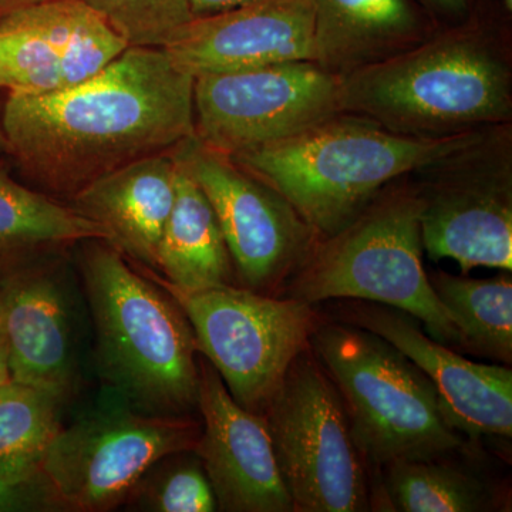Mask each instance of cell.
I'll return each mask as SVG.
<instances>
[{"mask_svg":"<svg viewBox=\"0 0 512 512\" xmlns=\"http://www.w3.org/2000/svg\"><path fill=\"white\" fill-rule=\"evenodd\" d=\"M2 123L20 177L69 202L124 165L194 137V77L164 49L127 47L63 92L9 93Z\"/></svg>","mask_w":512,"mask_h":512,"instance_id":"obj_1","label":"cell"},{"mask_svg":"<svg viewBox=\"0 0 512 512\" xmlns=\"http://www.w3.org/2000/svg\"><path fill=\"white\" fill-rule=\"evenodd\" d=\"M340 80L342 113L404 136H457L512 120L511 46L473 18Z\"/></svg>","mask_w":512,"mask_h":512,"instance_id":"obj_2","label":"cell"},{"mask_svg":"<svg viewBox=\"0 0 512 512\" xmlns=\"http://www.w3.org/2000/svg\"><path fill=\"white\" fill-rule=\"evenodd\" d=\"M82 245L79 269L101 379L141 412L188 416L198 406L200 352L183 308L109 242Z\"/></svg>","mask_w":512,"mask_h":512,"instance_id":"obj_3","label":"cell"},{"mask_svg":"<svg viewBox=\"0 0 512 512\" xmlns=\"http://www.w3.org/2000/svg\"><path fill=\"white\" fill-rule=\"evenodd\" d=\"M485 131L404 136L366 117L338 113L231 157L275 188L323 239L355 220L384 187L468 146Z\"/></svg>","mask_w":512,"mask_h":512,"instance_id":"obj_4","label":"cell"},{"mask_svg":"<svg viewBox=\"0 0 512 512\" xmlns=\"http://www.w3.org/2000/svg\"><path fill=\"white\" fill-rule=\"evenodd\" d=\"M420 198L406 177L384 187L355 220L319 239L289 281L288 298L316 305L332 299L380 303L410 313L427 335L461 346L424 271Z\"/></svg>","mask_w":512,"mask_h":512,"instance_id":"obj_5","label":"cell"},{"mask_svg":"<svg viewBox=\"0 0 512 512\" xmlns=\"http://www.w3.org/2000/svg\"><path fill=\"white\" fill-rule=\"evenodd\" d=\"M311 348L338 387L367 470L464 447L429 377L387 340L349 323L322 322Z\"/></svg>","mask_w":512,"mask_h":512,"instance_id":"obj_6","label":"cell"},{"mask_svg":"<svg viewBox=\"0 0 512 512\" xmlns=\"http://www.w3.org/2000/svg\"><path fill=\"white\" fill-rule=\"evenodd\" d=\"M264 417L293 511L372 510L345 404L312 348L293 360Z\"/></svg>","mask_w":512,"mask_h":512,"instance_id":"obj_7","label":"cell"},{"mask_svg":"<svg viewBox=\"0 0 512 512\" xmlns=\"http://www.w3.org/2000/svg\"><path fill=\"white\" fill-rule=\"evenodd\" d=\"M146 269L183 308L198 352L215 367L232 399L264 416L293 360L311 348L322 323L313 305L235 285L181 291Z\"/></svg>","mask_w":512,"mask_h":512,"instance_id":"obj_8","label":"cell"},{"mask_svg":"<svg viewBox=\"0 0 512 512\" xmlns=\"http://www.w3.org/2000/svg\"><path fill=\"white\" fill-rule=\"evenodd\" d=\"M414 174L429 258L453 259L464 274L477 266L511 272V124L490 128Z\"/></svg>","mask_w":512,"mask_h":512,"instance_id":"obj_9","label":"cell"},{"mask_svg":"<svg viewBox=\"0 0 512 512\" xmlns=\"http://www.w3.org/2000/svg\"><path fill=\"white\" fill-rule=\"evenodd\" d=\"M200 433L191 417L144 413L117 397L60 427L40 467L67 511H110L160 458L194 450Z\"/></svg>","mask_w":512,"mask_h":512,"instance_id":"obj_10","label":"cell"},{"mask_svg":"<svg viewBox=\"0 0 512 512\" xmlns=\"http://www.w3.org/2000/svg\"><path fill=\"white\" fill-rule=\"evenodd\" d=\"M173 156L210 201L242 288L268 293L298 271L319 238L286 198L195 136Z\"/></svg>","mask_w":512,"mask_h":512,"instance_id":"obj_11","label":"cell"},{"mask_svg":"<svg viewBox=\"0 0 512 512\" xmlns=\"http://www.w3.org/2000/svg\"><path fill=\"white\" fill-rule=\"evenodd\" d=\"M342 80L312 60L194 77L195 137L234 156L342 113Z\"/></svg>","mask_w":512,"mask_h":512,"instance_id":"obj_12","label":"cell"},{"mask_svg":"<svg viewBox=\"0 0 512 512\" xmlns=\"http://www.w3.org/2000/svg\"><path fill=\"white\" fill-rule=\"evenodd\" d=\"M64 248L0 258V328L10 379L69 400L77 386L76 322Z\"/></svg>","mask_w":512,"mask_h":512,"instance_id":"obj_13","label":"cell"},{"mask_svg":"<svg viewBox=\"0 0 512 512\" xmlns=\"http://www.w3.org/2000/svg\"><path fill=\"white\" fill-rule=\"evenodd\" d=\"M127 47L82 0H42L0 19V89L28 96L63 92Z\"/></svg>","mask_w":512,"mask_h":512,"instance_id":"obj_14","label":"cell"},{"mask_svg":"<svg viewBox=\"0 0 512 512\" xmlns=\"http://www.w3.org/2000/svg\"><path fill=\"white\" fill-rule=\"evenodd\" d=\"M340 318L375 333L409 357L436 387L441 409L461 434L511 439V369L464 359L427 335L419 319L380 303L350 301L340 308Z\"/></svg>","mask_w":512,"mask_h":512,"instance_id":"obj_15","label":"cell"},{"mask_svg":"<svg viewBox=\"0 0 512 512\" xmlns=\"http://www.w3.org/2000/svg\"><path fill=\"white\" fill-rule=\"evenodd\" d=\"M198 365L202 427L194 451L210 480L218 510L293 512L265 417L239 406L205 357Z\"/></svg>","mask_w":512,"mask_h":512,"instance_id":"obj_16","label":"cell"},{"mask_svg":"<svg viewBox=\"0 0 512 512\" xmlns=\"http://www.w3.org/2000/svg\"><path fill=\"white\" fill-rule=\"evenodd\" d=\"M313 0H258L194 18L164 47L192 77L312 60Z\"/></svg>","mask_w":512,"mask_h":512,"instance_id":"obj_17","label":"cell"},{"mask_svg":"<svg viewBox=\"0 0 512 512\" xmlns=\"http://www.w3.org/2000/svg\"><path fill=\"white\" fill-rule=\"evenodd\" d=\"M177 161L157 154L94 181L69 204L106 229L109 244L144 268H157L158 248L175 198Z\"/></svg>","mask_w":512,"mask_h":512,"instance_id":"obj_18","label":"cell"},{"mask_svg":"<svg viewBox=\"0 0 512 512\" xmlns=\"http://www.w3.org/2000/svg\"><path fill=\"white\" fill-rule=\"evenodd\" d=\"M313 2V62L340 79L412 49L437 30L414 0Z\"/></svg>","mask_w":512,"mask_h":512,"instance_id":"obj_19","label":"cell"},{"mask_svg":"<svg viewBox=\"0 0 512 512\" xmlns=\"http://www.w3.org/2000/svg\"><path fill=\"white\" fill-rule=\"evenodd\" d=\"M156 271L167 284L187 292L234 285L237 279L217 215L178 161L173 210L161 237Z\"/></svg>","mask_w":512,"mask_h":512,"instance_id":"obj_20","label":"cell"},{"mask_svg":"<svg viewBox=\"0 0 512 512\" xmlns=\"http://www.w3.org/2000/svg\"><path fill=\"white\" fill-rule=\"evenodd\" d=\"M12 165L0 160V258L45 248H66L109 234L69 202L16 181Z\"/></svg>","mask_w":512,"mask_h":512,"instance_id":"obj_21","label":"cell"},{"mask_svg":"<svg viewBox=\"0 0 512 512\" xmlns=\"http://www.w3.org/2000/svg\"><path fill=\"white\" fill-rule=\"evenodd\" d=\"M440 302L456 323L461 346L511 363L512 282L510 276L471 279L439 271L429 275Z\"/></svg>","mask_w":512,"mask_h":512,"instance_id":"obj_22","label":"cell"},{"mask_svg":"<svg viewBox=\"0 0 512 512\" xmlns=\"http://www.w3.org/2000/svg\"><path fill=\"white\" fill-rule=\"evenodd\" d=\"M383 507L403 512H477L493 500L481 481L441 458L402 460L383 467Z\"/></svg>","mask_w":512,"mask_h":512,"instance_id":"obj_23","label":"cell"},{"mask_svg":"<svg viewBox=\"0 0 512 512\" xmlns=\"http://www.w3.org/2000/svg\"><path fill=\"white\" fill-rule=\"evenodd\" d=\"M63 397L9 379L0 384V474L39 466L62 427Z\"/></svg>","mask_w":512,"mask_h":512,"instance_id":"obj_24","label":"cell"},{"mask_svg":"<svg viewBox=\"0 0 512 512\" xmlns=\"http://www.w3.org/2000/svg\"><path fill=\"white\" fill-rule=\"evenodd\" d=\"M148 512H214L217 498L194 450L168 454L134 485L126 503Z\"/></svg>","mask_w":512,"mask_h":512,"instance_id":"obj_25","label":"cell"},{"mask_svg":"<svg viewBox=\"0 0 512 512\" xmlns=\"http://www.w3.org/2000/svg\"><path fill=\"white\" fill-rule=\"evenodd\" d=\"M128 47L164 49L194 19L190 0H82Z\"/></svg>","mask_w":512,"mask_h":512,"instance_id":"obj_26","label":"cell"},{"mask_svg":"<svg viewBox=\"0 0 512 512\" xmlns=\"http://www.w3.org/2000/svg\"><path fill=\"white\" fill-rule=\"evenodd\" d=\"M66 507L42 467L0 474V512H63Z\"/></svg>","mask_w":512,"mask_h":512,"instance_id":"obj_27","label":"cell"},{"mask_svg":"<svg viewBox=\"0 0 512 512\" xmlns=\"http://www.w3.org/2000/svg\"><path fill=\"white\" fill-rule=\"evenodd\" d=\"M258 2V0H190L191 13L194 18L201 16L214 15V13L225 12L249 3Z\"/></svg>","mask_w":512,"mask_h":512,"instance_id":"obj_28","label":"cell"},{"mask_svg":"<svg viewBox=\"0 0 512 512\" xmlns=\"http://www.w3.org/2000/svg\"><path fill=\"white\" fill-rule=\"evenodd\" d=\"M424 2H426L431 9L446 16V18L456 20V23H460L468 18L471 2H473V0H424Z\"/></svg>","mask_w":512,"mask_h":512,"instance_id":"obj_29","label":"cell"},{"mask_svg":"<svg viewBox=\"0 0 512 512\" xmlns=\"http://www.w3.org/2000/svg\"><path fill=\"white\" fill-rule=\"evenodd\" d=\"M42 2V0H0V19L16 10L28 8L30 5Z\"/></svg>","mask_w":512,"mask_h":512,"instance_id":"obj_30","label":"cell"},{"mask_svg":"<svg viewBox=\"0 0 512 512\" xmlns=\"http://www.w3.org/2000/svg\"><path fill=\"white\" fill-rule=\"evenodd\" d=\"M9 379L8 355H6L5 339H3L2 328H0V384Z\"/></svg>","mask_w":512,"mask_h":512,"instance_id":"obj_31","label":"cell"},{"mask_svg":"<svg viewBox=\"0 0 512 512\" xmlns=\"http://www.w3.org/2000/svg\"><path fill=\"white\" fill-rule=\"evenodd\" d=\"M2 109L3 106L0 104V158L8 154V143H6L5 130H3L2 123Z\"/></svg>","mask_w":512,"mask_h":512,"instance_id":"obj_32","label":"cell"},{"mask_svg":"<svg viewBox=\"0 0 512 512\" xmlns=\"http://www.w3.org/2000/svg\"><path fill=\"white\" fill-rule=\"evenodd\" d=\"M505 10L511 12L512 9V0H503Z\"/></svg>","mask_w":512,"mask_h":512,"instance_id":"obj_33","label":"cell"}]
</instances>
